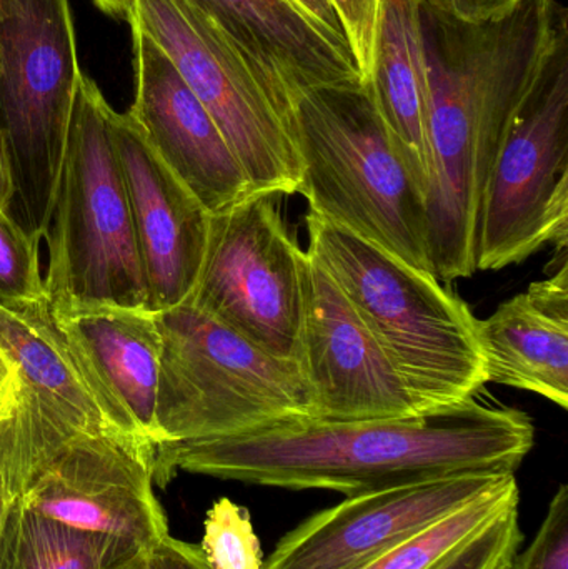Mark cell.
<instances>
[{"label": "cell", "instance_id": "cell-1", "mask_svg": "<svg viewBox=\"0 0 568 569\" xmlns=\"http://www.w3.org/2000/svg\"><path fill=\"white\" fill-rule=\"evenodd\" d=\"M534 441L529 415L472 398L392 420L300 418L229 437L162 441L153 451V483L166 488L186 471L353 497L454 475L516 473Z\"/></svg>", "mask_w": 568, "mask_h": 569}, {"label": "cell", "instance_id": "cell-2", "mask_svg": "<svg viewBox=\"0 0 568 569\" xmlns=\"http://www.w3.org/2000/svg\"><path fill=\"white\" fill-rule=\"evenodd\" d=\"M309 256L339 284L406 385L417 413L476 398L487 383L477 321L469 305L436 277L376 243L307 216Z\"/></svg>", "mask_w": 568, "mask_h": 569}, {"label": "cell", "instance_id": "cell-3", "mask_svg": "<svg viewBox=\"0 0 568 569\" xmlns=\"http://www.w3.org/2000/svg\"><path fill=\"white\" fill-rule=\"evenodd\" d=\"M293 132L310 212L434 277L426 193L366 83L297 87Z\"/></svg>", "mask_w": 568, "mask_h": 569}, {"label": "cell", "instance_id": "cell-4", "mask_svg": "<svg viewBox=\"0 0 568 569\" xmlns=\"http://www.w3.org/2000/svg\"><path fill=\"white\" fill-rule=\"evenodd\" d=\"M110 112L112 107L99 86L86 72L80 73L46 233L49 266L43 283L53 311L92 307L149 310Z\"/></svg>", "mask_w": 568, "mask_h": 569}, {"label": "cell", "instance_id": "cell-5", "mask_svg": "<svg viewBox=\"0 0 568 569\" xmlns=\"http://www.w3.org/2000/svg\"><path fill=\"white\" fill-rule=\"evenodd\" d=\"M0 438L27 510L147 553L170 535L153 493L156 447L143 438L82 430L27 407L10 408Z\"/></svg>", "mask_w": 568, "mask_h": 569}, {"label": "cell", "instance_id": "cell-6", "mask_svg": "<svg viewBox=\"0 0 568 569\" xmlns=\"http://www.w3.org/2000/svg\"><path fill=\"white\" fill-rule=\"evenodd\" d=\"M129 19L172 60L242 163L253 192L297 193L302 163L289 79L242 46L199 0H132Z\"/></svg>", "mask_w": 568, "mask_h": 569}, {"label": "cell", "instance_id": "cell-7", "mask_svg": "<svg viewBox=\"0 0 568 569\" xmlns=\"http://www.w3.org/2000/svg\"><path fill=\"white\" fill-rule=\"evenodd\" d=\"M153 317L162 340L157 445L316 418L299 361L267 353L190 301Z\"/></svg>", "mask_w": 568, "mask_h": 569}, {"label": "cell", "instance_id": "cell-8", "mask_svg": "<svg viewBox=\"0 0 568 569\" xmlns=\"http://www.w3.org/2000/svg\"><path fill=\"white\" fill-rule=\"evenodd\" d=\"M70 0H0V133L10 216L46 239L80 73Z\"/></svg>", "mask_w": 568, "mask_h": 569}, {"label": "cell", "instance_id": "cell-9", "mask_svg": "<svg viewBox=\"0 0 568 569\" xmlns=\"http://www.w3.org/2000/svg\"><path fill=\"white\" fill-rule=\"evenodd\" d=\"M568 246V33L514 120L487 177L477 272L519 266Z\"/></svg>", "mask_w": 568, "mask_h": 569}, {"label": "cell", "instance_id": "cell-10", "mask_svg": "<svg viewBox=\"0 0 568 569\" xmlns=\"http://www.w3.org/2000/svg\"><path fill=\"white\" fill-rule=\"evenodd\" d=\"M273 197L257 193L210 217L187 301L267 353L302 365L309 253L287 232Z\"/></svg>", "mask_w": 568, "mask_h": 569}, {"label": "cell", "instance_id": "cell-11", "mask_svg": "<svg viewBox=\"0 0 568 569\" xmlns=\"http://www.w3.org/2000/svg\"><path fill=\"white\" fill-rule=\"evenodd\" d=\"M516 473H466L346 497L277 543L262 569H362Z\"/></svg>", "mask_w": 568, "mask_h": 569}, {"label": "cell", "instance_id": "cell-12", "mask_svg": "<svg viewBox=\"0 0 568 569\" xmlns=\"http://www.w3.org/2000/svg\"><path fill=\"white\" fill-rule=\"evenodd\" d=\"M302 368L316 401L313 420H392L419 415L406 385L349 298L312 256Z\"/></svg>", "mask_w": 568, "mask_h": 569}, {"label": "cell", "instance_id": "cell-13", "mask_svg": "<svg viewBox=\"0 0 568 569\" xmlns=\"http://www.w3.org/2000/svg\"><path fill=\"white\" fill-rule=\"evenodd\" d=\"M127 22L136 79L127 112L153 152L212 216L257 196L242 163L172 60L139 23Z\"/></svg>", "mask_w": 568, "mask_h": 569}, {"label": "cell", "instance_id": "cell-14", "mask_svg": "<svg viewBox=\"0 0 568 569\" xmlns=\"http://www.w3.org/2000/svg\"><path fill=\"white\" fill-rule=\"evenodd\" d=\"M152 313L186 303L206 257L210 217L153 152L129 112H110Z\"/></svg>", "mask_w": 568, "mask_h": 569}, {"label": "cell", "instance_id": "cell-15", "mask_svg": "<svg viewBox=\"0 0 568 569\" xmlns=\"http://www.w3.org/2000/svg\"><path fill=\"white\" fill-rule=\"evenodd\" d=\"M12 407L82 430L129 433L100 400L47 298L0 300V421Z\"/></svg>", "mask_w": 568, "mask_h": 569}, {"label": "cell", "instance_id": "cell-16", "mask_svg": "<svg viewBox=\"0 0 568 569\" xmlns=\"http://www.w3.org/2000/svg\"><path fill=\"white\" fill-rule=\"evenodd\" d=\"M53 317L117 423L156 447L162 340L152 311L92 307Z\"/></svg>", "mask_w": 568, "mask_h": 569}, {"label": "cell", "instance_id": "cell-17", "mask_svg": "<svg viewBox=\"0 0 568 569\" xmlns=\"http://www.w3.org/2000/svg\"><path fill=\"white\" fill-rule=\"evenodd\" d=\"M487 383L568 408V266L477 321Z\"/></svg>", "mask_w": 568, "mask_h": 569}, {"label": "cell", "instance_id": "cell-18", "mask_svg": "<svg viewBox=\"0 0 568 569\" xmlns=\"http://www.w3.org/2000/svg\"><path fill=\"white\" fill-rule=\"evenodd\" d=\"M422 0H386L366 86L397 150L427 196L429 86L420 32Z\"/></svg>", "mask_w": 568, "mask_h": 569}, {"label": "cell", "instance_id": "cell-19", "mask_svg": "<svg viewBox=\"0 0 568 569\" xmlns=\"http://www.w3.org/2000/svg\"><path fill=\"white\" fill-rule=\"evenodd\" d=\"M242 46L297 87L363 83L346 40L317 26L290 0H199Z\"/></svg>", "mask_w": 568, "mask_h": 569}, {"label": "cell", "instance_id": "cell-20", "mask_svg": "<svg viewBox=\"0 0 568 569\" xmlns=\"http://www.w3.org/2000/svg\"><path fill=\"white\" fill-rule=\"evenodd\" d=\"M149 555L120 538L50 520L17 498L0 537V569H126Z\"/></svg>", "mask_w": 568, "mask_h": 569}, {"label": "cell", "instance_id": "cell-21", "mask_svg": "<svg viewBox=\"0 0 568 569\" xmlns=\"http://www.w3.org/2000/svg\"><path fill=\"white\" fill-rule=\"evenodd\" d=\"M519 501L516 475L496 490L407 538L362 569H434L447 555Z\"/></svg>", "mask_w": 568, "mask_h": 569}, {"label": "cell", "instance_id": "cell-22", "mask_svg": "<svg viewBox=\"0 0 568 569\" xmlns=\"http://www.w3.org/2000/svg\"><path fill=\"white\" fill-rule=\"evenodd\" d=\"M199 548L212 569H262V550L249 511L229 498L210 508Z\"/></svg>", "mask_w": 568, "mask_h": 569}, {"label": "cell", "instance_id": "cell-23", "mask_svg": "<svg viewBox=\"0 0 568 569\" xmlns=\"http://www.w3.org/2000/svg\"><path fill=\"white\" fill-rule=\"evenodd\" d=\"M40 240L0 207V300L47 298Z\"/></svg>", "mask_w": 568, "mask_h": 569}, {"label": "cell", "instance_id": "cell-24", "mask_svg": "<svg viewBox=\"0 0 568 569\" xmlns=\"http://www.w3.org/2000/svg\"><path fill=\"white\" fill-rule=\"evenodd\" d=\"M522 540L517 501L434 569H496L516 557Z\"/></svg>", "mask_w": 568, "mask_h": 569}, {"label": "cell", "instance_id": "cell-25", "mask_svg": "<svg viewBox=\"0 0 568 569\" xmlns=\"http://www.w3.org/2000/svg\"><path fill=\"white\" fill-rule=\"evenodd\" d=\"M342 27L343 39L352 53L360 79L366 83L376 57L386 0H329Z\"/></svg>", "mask_w": 568, "mask_h": 569}, {"label": "cell", "instance_id": "cell-26", "mask_svg": "<svg viewBox=\"0 0 568 569\" xmlns=\"http://www.w3.org/2000/svg\"><path fill=\"white\" fill-rule=\"evenodd\" d=\"M510 569H568L567 485H560L536 540L512 558Z\"/></svg>", "mask_w": 568, "mask_h": 569}, {"label": "cell", "instance_id": "cell-27", "mask_svg": "<svg viewBox=\"0 0 568 569\" xmlns=\"http://www.w3.org/2000/svg\"><path fill=\"white\" fill-rule=\"evenodd\" d=\"M423 2L462 22H486L510 12L524 0H423Z\"/></svg>", "mask_w": 568, "mask_h": 569}, {"label": "cell", "instance_id": "cell-28", "mask_svg": "<svg viewBox=\"0 0 568 569\" xmlns=\"http://www.w3.org/2000/svg\"><path fill=\"white\" fill-rule=\"evenodd\" d=\"M150 569H212L196 545L167 535L149 555Z\"/></svg>", "mask_w": 568, "mask_h": 569}, {"label": "cell", "instance_id": "cell-29", "mask_svg": "<svg viewBox=\"0 0 568 569\" xmlns=\"http://www.w3.org/2000/svg\"><path fill=\"white\" fill-rule=\"evenodd\" d=\"M303 16L309 17L317 26L322 27L327 32L332 36L343 39L342 27H340L339 19L333 12L332 6L329 0H290Z\"/></svg>", "mask_w": 568, "mask_h": 569}, {"label": "cell", "instance_id": "cell-30", "mask_svg": "<svg viewBox=\"0 0 568 569\" xmlns=\"http://www.w3.org/2000/svg\"><path fill=\"white\" fill-rule=\"evenodd\" d=\"M17 491L13 485L12 471H10L9 460H7L6 447L0 438V537H2L3 525H6L7 515L16 501Z\"/></svg>", "mask_w": 568, "mask_h": 569}, {"label": "cell", "instance_id": "cell-31", "mask_svg": "<svg viewBox=\"0 0 568 569\" xmlns=\"http://www.w3.org/2000/svg\"><path fill=\"white\" fill-rule=\"evenodd\" d=\"M12 199L13 189L9 160H7L6 147H3L2 133H0V207L9 213L12 209Z\"/></svg>", "mask_w": 568, "mask_h": 569}, {"label": "cell", "instance_id": "cell-32", "mask_svg": "<svg viewBox=\"0 0 568 569\" xmlns=\"http://www.w3.org/2000/svg\"><path fill=\"white\" fill-rule=\"evenodd\" d=\"M97 9L112 17H122L127 20L130 9H132V0H92Z\"/></svg>", "mask_w": 568, "mask_h": 569}, {"label": "cell", "instance_id": "cell-33", "mask_svg": "<svg viewBox=\"0 0 568 569\" xmlns=\"http://www.w3.org/2000/svg\"><path fill=\"white\" fill-rule=\"evenodd\" d=\"M126 569H150L149 557L143 558V560L137 561V563L130 565V567Z\"/></svg>", "mask_w": 568, "mask_h": 569}, {"label": "cell", "instance_id": "cell-34", "mask_svg": "<svg viewBox=\"0 0 568 569\" xmlns=\"http://www.w3.org/2000/svg\"><path fill=\"white\" fill-rule=\"evenodd\" d=\"M512 561V560H510ZM510 561H507V563L500 565V567H497L496 569H510Z\"/></svg>", "mask_w": 568, "mask_h": 569}]
</instances>
